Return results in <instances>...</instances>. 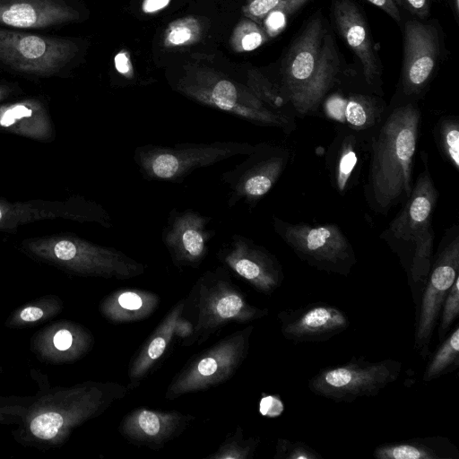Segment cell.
Wrapping results in <instances>:
<instances>
[{
	"label": "cell",
	"mask_w": 459,
	"mask_h": 459,
	"mask_svg": "<svg viewBox=\"0 0 459 459\" xmlns=\"http://www.w3.org/2000/svg\"><path fill=\"white\" fill-rule=\"evenodd\" d=\"M420 113L412 103L394 108L372 138L366 196L377 212L408 198Z\"/></svg>",
	"instance_id": "cell-1"
},
{
	"label": "cell",
	"mask_w": 459,
	"mask_h": 459,
	"mask_svg": "<svg viewBox=\"0 0 459 459\" xmlns=\"http://www.w3.org/2000/svg\"><path fill=\"white\" fill-rule=\"evenodd\" d=\"M340 68L337 48L320 15L313 17L291 44L281 66L287 102L300 116L316 111L335 82Z\"/></svg>",
	"instance_id": "cell-2"
},
{
	"label": "cell",
	"mask_w": 459,
	"mask_h": 459,
	"mask_svg": "<svg viewBox=\"0 0 459 459\" xmlns=\"http://www.w3.org/2000/svg\"><path fill=\"white\" fill-rule=\"evenodd\" d=\"M438 194L428 169L412 185L410 195L397 216L383 232L385 238L400 257L418 308L432 263L434 233L432 213Z\"/></svg>",
	"instance_id": "cell-3"
},
{
	"label": "cell",
	"mask_w": 459,
	"mask_h": 459,
	"mask_svg": "<svg viewBox=\"0 0 459 459\" xmlns=\"http://www.w3.org/2000/svg\"><path fill=\"white\" fill-rule=\"evenodd\" d=\"M184 299L182 316L193 326L185 346L203 344L228 324L249 323L269 313L248 302L223 266L204 272Z\"/></svg>",
	"instance_id": "cell-4"
},
{
	"label": "cell",
	"mask_w": 459,
	"mask_h": 459,
	"mask_svg": "<svg viewBox=\"0 0 459 459\" xmlns=\"http://www.w3.org/2000/svg\"><path fill=\"white\" fill-rule=\"evenodd\" d=\"M175 90L204 106L258 126H277L286 131L290 126L289 117L270 108L246 85L211 69L186 71L175 83Z\"/></svg>",
	"instance_id": "cell-5"
},
{
	"label": "cell",
	"mask_w": 459,
	"mask_h": 459,
	"mask_svg": "<svg viewBox=\"0 0 459 459\" xmlns=\"http://www.w3.org/2000/svg\"><path fill=\"white\" fill-rule=\"evenodd\" d=\"M255 145L246 142L178 143L174 146L145 144L136 147L134 161L148 180L178 182L194 170L238 155H247Z\"/></svg>",
	"instance_id": "cell-6"
},
{
	"label": "cell",
	"mask_w": 459,
	"mask_h": 459,
	"mask_svg": "<svg viewBox=\"0 0 459 459\" xmlns=\"http://www.w3.org/2000/svg\"><path fill=\"white\" fill-rule=\"evenodd\" d=\"M25 246L39 256L60 262L83 274L129 280L145 272L144 264L122 251L74 236L29 239Z\"/></svg>",
	"instance_id": "cell-7"
},
{
	"label": "cell",
	"mask_w": 459,
	"mask_h": 459,
	"mask_svg": "<svg viewBox=\"0 0 459 459\" xmlns=\"http://www.w3.org/2000/svg\"><path fill=\"white\" fill-rule=\"evenodd\" d=\"M253 330V325L239 329L192 357L168 385L166 399L207 390L230 379L247 357Z\"/></svg>",
	"instance_id": "cell-8"
},
{
	"label": "cell",
	"mask_w": 459,
	"mask_h": 459,
	"mask_svg": "<svg viewBox=\"0 0 459 459\" xmlns=\"http://www.w3.org/2000/svg\"><path fill=\"white\" fill-rule=\"evenodd\" d=\"M402 368V362L394 359L369 361L364 357H352L345 363L320 369L307 386L317 396L335 403H352L376 396L397 380Z\"/></svg>",
	"instance_id": "cell-9"
},
{
	"label": "cell",
	"mask_w": 459,
	"mask_h": 459,
	"mask_svg": "<svg viewBox=\"0 0 459 459\" xmlns=\"http://www.w3.org/2000/svg\"><path fill=\"white\" fill-rule=\"evenodd\" d=\"M273 228L300 259L317 270L345 276L356 264L352 247L337 225L293 224L273 217Z\"/></svg>",
	"instance_id": "cell-10"
},
{
	"label": "cell",
	"mask_w": 459,
	"mask_h": 459,
	"mask_svg": "<svg viewBox=\"0 0 459 459\" xmlns=\"http://www.w3.org/2000/svg\"><path fill=\"white\" fill-rule=\"evenodd\" d=\"M71 39L0 29V62L26 74L51 75L78 53Z\"/></svg>",
	"instance_id": "cell-11"
},
{
	"label": "cell",
	"mask_w": 459,
	"mask_h": 459,
	"mask_svg": "<svg viewBox=\"0 0 459 459\" xmlns=\"http://www.w3.org/2000/svg\"><path fill=\"white\" fill-rule=\"evenodd\" d=\"M459 276V237L456 234L440 247L429 269L420 300L416 309L414 351L423 359L429 354L433 334L443 302Z\"/></svg>",
	"instance_id": "cell-12"
},
{
	"label": "cell",
	"mask_w": 459,
	"mask_h": 459,
	"mask_svg": "<svg viewBox=\"0 0 459 459\" xmlns=\"http://www.w3.org/2000/svg\"><path fill=\"white\" fill-rule=\"evenodd\" d=\"M288 160L286 151L264 143L255 145L247 158L221 174L228 186V206L243 201L254 205L264 197L281 177Z\"/></svg>",
	"instance_id": "cell-13"
},
{
	"label": "cell",
	"mask_w": 459,
	"mask_h": 459,
	"mask_svg": "<svg viewBox=\"0 0 459 459\" xmlns=\"http://www.w3.org/2000/svg\"><path fill=\"white\" fill-rule=\"evenodd\" d=\"M217 256L225 266L265 295H271L281 285L283 273L279 261L250 238L232 235Z\"/></svg>",
	"instance_id": "cell-14"
},
{
	"label": "cell",
	"mask_w": 459,
	"mask_h": 459,
	"mask_svg": "<svg viewBox=\"0 0 459 459\" xmlns=\"http://www.w3.org/2000/svg\"><path fill=\"white\" fill-rule=\"evenodd\" d=\"M210 216L193 209L171 210L161 238L173 264L178 267L197 268L208 254V243L215 231L207 229Z\"/></svg>",
	"instance_id": "cell-15"
},
{
	"label": "cell",
	"mask_w": 459,
	"mask_h": 459,
	"mask_svg": "<svg viewBox=\"0 0 459 459\" xmlns=\"http://www.w3.org/2000/svg\"><path fill=\"white\" fill-rule=\"evenodd\" d=\"M66 218L77 221H93L109 228L108 213L99 204L82 198L68 202L32 201L10 203L0 200V230H13L34 221Z\"/></svg>",
	"instance_id": "cell-16"
},
{
	"label": "cell",
	"mask_w": 459,
	"mask_h": 459,
	"mask_svg": "<svg viewBox=\"0 0 459 459\" xmlns=\"http://www.w3.org/2000/svg\"><path fill=\"white\" fill-rule=\"evenodd\" d=\"M283 337L295 342L328 341L350 325L346 313L325 302H313L277 314Z\"/></svg>",
	"instance_id": "cell-17"
},
{
	"label": "cell",
	"mask_w": 459,
	"mask_h": 459,
	"mask_svg": "<svg viewBox=\"0 0 459 459\" xmlns=\"http://www.w3.org/2000/svg\"><path fill=\"white\" fill-rule=\"evenodd\" d=\"M439 56L437 29L416 20L407 21L403 32V90L420 93L429 81Z\"/></svg>",
	"instance_id": "cell-18"
},
{
	"label": "cell",
	"mask_w": 459,
	"mask_h": 459,
	"mask_svg": "<svg viewBox=\"0 0 459 459\" xmlns=\"http://www.w3.org/2000/svg\"><path fill=\"white\" fill-rule=\"evenodd\" d=\"M195 419L194 415L178 411L140 407L123 417L118 431L134 445L159 449L180 436Z\"/></svg>",
	"instance_id": "cell-19"
},
{
	"label": "cell",
	"mask_w": 459,
	"mask_h": 459,
	"mask_svg": "<svg viewBox=\"0 0 459 459\" xmlns=\"http://www.w3.org/2000/svg\"><path fill=\"white\" fill-rule=\"evenodd\" d=\"M80 13L65 0H0V24L41 29L79 20Z\"/></svg>",
	"instance_id": "cell-20"
},
{
	"label": "cell",
	"mask_w": 459,
	"mask_h": 459,
	"mask_svg": "<svg viewBox=\"0 0 459 459\" xmlns=\"http://www.w3.org/2000/svg\"><path fill=\"white\" fill-rule=\"evenodd\" d=\"M333 15L339 33L359 60L367 82L373 84L379 68L362 13L351 0H334Z\"/></svg>",
	"instance_id": "cell-21"
},
{
	"label": "cell",
	"mask_w": 459,
	"mask_h": 459,
	"mask_svg": "<svg viewBox=\"0 0 459 459\" xmlns=\"http://www.w3.org/2000/svg\"><path fill=\"white\" fill-rule=\"evenodd\" d=\"M323 100L325 117L355 133L368 130L381 121L382 106L370 96L333 93Z\"/></svg>",
	"instance_id": "cell-22"
},
{
	"label": "cell",
	"mask_w": 459,
	"mask_h": 459,
	"mask_svg": "<svg viewBox=\"0 0 459 459\" xmlns=\"http://www.w3.org/2000/svg\"><path fill=\"white\" fill-rule=\"evenodd\" d=\"M184 306L185 299L177 302L132 358L128 369L130 383L127 389L138 385L140 380L147 376L163 356L175 336L177 321L182 316Z\"/></svg>",
	"instance_id": "cell-23"
},
{
	"label": "cell",
	"mask_w": 459,
	"mask_h": 459,
	"mask_svg": "<svg viewBox=\"0 0 459 459\" xmlns=\"http://www.w3.org/2000/svg\"><path fill=\"white\" fill-rule=\"evenodd\" d=\"M0 130L39 141H48L53 135L45 107L33 99L0 106Z\"/></svg>",
	"instance_id": "cell-24"
},
{
	"label": "cell",
	"mask_w": 459,
	"mask_h": 459,
	"mask_svg": "<svg viewBox=\"0 0 459 459\" xmlns=\"http://www.w3.org/2000/svg\"><path fill=\"white\" fill-rule=\"evenodd\" d=\"M377 459H459V449L441 436L413 437L378 445L373 451Z\"/></svg>",
	"instance_id": "cell-25"
},
{
	"label": "cell",
	"mask_w": 459,
	"mask_h": 459,
	"mask_svg": "<svg viewBox=\"0 0 459 459\" xmlns=\"http://www.w3.org/2000/svg\"><path fill=\"white\" fill-rule=\"evenodd\" d=\"M160 304L159 296L141 289H121L110 293L102 302L101 311L115 324L140 321L152 316Z\"/></svg>",
	"instance_id": "cell-26"
},
{
	"label": "cell",
	"mask_w": 459,
	"mask_h": 459,
	"mask_svg": "<svg viewBox=\"0 0 459 459\" xmlns=\"http://www.w3.org/2000/svg\"><path fill=\"white\" fill-rule=\"evenodd\" d=\"M362 164L361 147L353 131L342 132L331 150V174L336 190L344 194L357 182Z\"/></svg>",
	"instance_id": "cell-27"
},
{
	"label": "cell",
	"mask_w": 459,
	"mask_h": 459,
	"mask_svg": "<svg viewBox=\"0 0 459 459\" xmlns=\"http://www.w3.org/2000/svg\"><path fill=\"white\" fill-rule=\"evenodd\" d=\"M309 0H247L243 5L244 15L262 24L269 37H275L286 26L290 15L300 9Z\"/></svg>",
	"instance_id": "cell-28"
},
{
	"label": "cell",
	"mask_w": 459,
	"mask_h": 459,
	"mask_svg": "<svg viewBox=\"0 0 459 459\" xmlns=\"http://www.w3.org/2000/svg\"><path fill=\"white\" fill-rule=\"evenodd\" d=\"M459 367V325L445 337L442 343L429 359L422 379L432 381L453 372Z\"/></svg>",
	"instance_id": "cell-29"
},
{
	"label": "cell",
	"mask_w": 459,
	"mask_h": 459,
	"mask_svg": "<svg viewBox=\"0 0 459 459\" xmlns=\"http://www.w3.org/2000/svg\"><path fill=\"white\" fill-rule=\"evenodd\" d=\"M203 28L195 16H186L171 22L166 28L162 46L172 49L196 43L202 36Z\"/></svg>",
	"instance_id": "cell-30"
},
{
	"label": "cell",
	"mask_w": 459,
	"mask_h": 459,
	"mask_svg": "<svg viewBox=\"0 0 459 459\" xmlns=\"http://www.w3.org/2000/svg\"><path fill=\"white\" fill-rule=\"evenodd\" d=\"M268 38L269 36L260 24L246 17L235 26L230 44L235 52H250L261 47Z\"/></svg>",
	"instance_id": "cell-31"
},
{
	"label": "cell",
	"mask_w": 459,
	"mask_h": 459,
	"mask_svg": "<svg viewBox=\"0 0 459 459\" xmlns=\"http://www.w3.org/2000/svg\"><path fill=\"white\" fill-rule=\"evenodd\" d=\"M438 148L454 169H459V121L454 117L440 119L436 127Z\"/></svg>",
	"instance_id": "cell-32"
},
{
	"label": "cell",
	"mask_w": 459,
	"mask_h": 459,
	"mask_svg": "<svg viewBox=\"0 0 459 459\" xmlns=\"http://www.w3.org/2000/svg\"><path fill=\"white\" fill-rule=\"evenodd\" d=\"M258 437L245 438L241 427H238L231 436L228 437L218 450L207 458L212 459H250L258 446Z\"/></svg>",
	"instance_id": "cell-33"
},
{
	"label": "cell",
	"mask_w": 459,
	"mask_h": 459,
	"mask_svg": "<svg viewBox=\"0 0 459 459\" xmlns=\"http://www.w3.org/2000/svg\"><path fill=\"white\" fill-rule=\"evenodd\" d=\"M246 86L270 108L282 114L280 110L287 103L286 99L281 90L261 73L250 70Z\"/></svg>",
	"instance_id": "cell-34"
},
{
	"label": "cell",
	"mask_w": 459,
	"mask_h": 459,
	"mask_svg": "<svg viewBox=\"0 0 459 459\" xmlns=\"http://www.w3.org/2000/svg\"><path fill=\"white\" fill-rule=\"evenodd\" d=\"M459 316V276L455 279L449 289L443 302L439 323L437 327V337L442 342L447 335L455 320Z\"/></svg>",
	"instance_id": "cell-35"
},
{
	"label": "cell",
	"mask_w": 459,
	"mask_h": 459,
	"mask_svg": "<svg viewBox=\"0 0 459 459\" xmlns=\"http://www.w3.org/2000/svg\"><path fill=\"white\" fill-rule=\"evenodd\" d=\"M274 459H324L309 445L279 437L276 441Z\"/></svg>",
	"instance_id": "cell-36"
},
{
	"label": "cell",
	"mask_w": 459,
	"mask_h": 459,
	"mask_svg": "<svg viewBox=\"0 0 459 459\" xmlns=\"http://www.w3.org/2000/svg\"><path fill=\"white\" fill-rule=\"evenodd\" d=\"M64 423L62 416L56 412H45L35 417L30 422V431L41 439L54 437Z\"/></svg>",
	"instance_id": "cell-37"
},
{
	"label": "cell",
	"mask_w": 459,
	"mask_h": 459,
	"mask_svg": "<svg viewBox=\"0 0 459 459\" xmlns=\"http://www.w3.org/2000/svg\"><path fill=\"white\" fill-rule=\"evenodd\" d=\"M371 4L383 10L396 22H401V14L398 6L400 5L398 0H366Z\"/></svg>",
	"instance_id": "cell-38"
},
{
	"label": "cell",
	"mask_w": 459,
	"mask_h": 459,
	"mask_svg": "<svg viewBox=\"0 0 459 459\" xmlns=\"http://www.w3.org/2000/svg\"><path fill=\"white\" fill-rule=\"evenodd\" d=\"M115 67L117 71L128 80L134 77V68L126 51H121L115 56Z\"/></svg>",
	"instance_id": "cell-39"
},
{
	"label": "cell",
	"mask_w": 459,
	"mask_h": 459,
	"mask_svg": "<svg viewBox=\"0 0 459 459\" xmlns=\"http://www.w3.org/2000/svg\"><path fill=\"white\" fill-rule=\"evenodd\" d=\"M400 5L405 6L419 18H425L429 13V0H398Z\"/></svg>",
	"instance_id": "cell-40"
},
{
	"label": "cell",
	"mask_w": 459,
	"mask_h": 459,
	"mask_svg": "<svg viewBox=\"0 0 459 459\" xmlns=\"http://www.w3.org/2000/svg\"><path fill=\"white\" fill-rule=\"evenodd\" d=\"M271 408L274 417H277L283 411V404L277 396L268 395L264 397L260 403V411L263 415L271 417Z\"/></svg>",
	"instance_id": "cell-41"
},
{
	"label": "cell",
	"mask_w": 459,
	"mask_h": 459,
	"mask_svg": "<svg viewBox=\"0 0 459 459\" xmlns=\"http://www.w3.org/2000/svg\"><path fill=\"white\" fill-rule=\"evenodd\" d=\"M73 335L66 329L59 330L53 338L55 347L59 351L68 350L73 343Z\"/></svg>",
	"instance_id": "cell-42"
},
{
	"label": "cell",
	"mask_w": 459,
	"mask_h": 459,
	"mask_svg": "<svg viewBox=\"0 0 459 459\" xmlns=\"http://www.w3.org/2000/svg\"><path fill=\"white\" fill-rule=\"evenodd\" d=\"M171 0H143L141 9L144 13H156L165 9Z\"/></svg>",
	"instance_id": "cell-43"
},
{
	"label": "cell",
	"mask_w": 459,
	"mask_h": 459,
	"mask_svg": "<svg viewBox=\"0 0 459 459\" xmlns=\"http://www.w3.org/2000/svg\"><path fill=\"white\" fill-rule=\"evenodd\" d=\"M43 316V311L37 307H29L22 310L20 317L25 322H34Z\"/></svg>",
	"instance_id": "cell-44"
},
{
	"label": "cell",
	"mask_w": 459,
	"mask_h": 459,
	"mask_svg": "<svg viewBox=\"0 0 459 459\" xmlns=\"http://www.w3.org/2000/svg\"><path fill=\"white\" fill-rule=\"evenodd\" d=\"M7 94V90L0 86V100H3Z\"/></svg>",
	"instance_id": "cell-45"
},
{
	"label": "cell",
	"mask_w": 459,
	"mask_h": 459,
	"mask_svg": "<svg viewBox=\"0 0 459 459\" xmlns=\"http://www.w3.org/2000/svg\"><path fill=\"white\" fill-rule=\"evenodd\" d=\"M455 11L458 13L459 11V0H455Z\"/></svg>",
	"instance_id": "cell-46"
}]
</instances>
